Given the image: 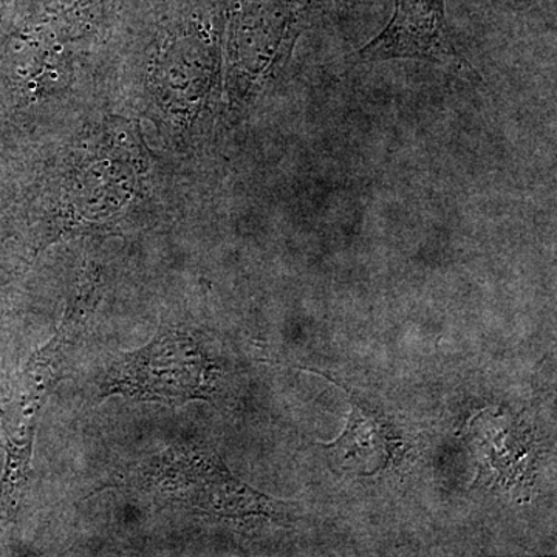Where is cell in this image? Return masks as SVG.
Returning <instances> with one entry per match:
<instances>
[{"mask_svg":"<svg viewBox=\"0 0 557 557\" xmlns=\"http://www.w3.org/2000/svg\"><path fill=\"white\" fill-rule=\"evenodd\" d=\"M226 5L197 9L149 35L124 38L113 108L146 116L175 160L203 153L225 113Z\"/></svg>","mask_w":557,"mask_h":557,"instance_id":"7a4b0ae2","label":"cell"},{"mask_svg":"<svg viewBox=\"0 0 557 557\" xmlns=\"http://www.w3.org/2000/svg\"><path fill=\"white\" fill-rule=\"evenodd\" d=\"M124 38L106 0H49L5 53L14 104L57 134L95 110L113 108Z\"/></svg>","mask_w":557,"mask_h":557,"instance_id":"3957f363","label":"cell"},{"mask_svg":"<svg viewBox=\"0 0 557 557\" xmlns=\"http://www.w3.org/2000/svg\"><path fill=\"white\" fill-rule=\"evenodd\" d=\"M102 397L178 406L207 399L214 391V362L178 332L161 333L148 346L116 359L106 372Z\"/></svg>","mask_w":557,"mask_h":557,"instance_id":"5b68a950","label":"cell"},{"mask_svg":"<svg viewBox=\"0 0 557 557\" xmlns=\"http://www.w3.org/2000/svg\"><path fill=\"white\" fill-rule=\"evenodd\" d=\"M329 380L346 388L351 401L346 431L336 442L322 445L330 450L333 461L343 471L368 478L397 463L405 443L391 417L362 398L354 388L333 379Z\"/></svg>","mask_w":557,"mask_h":557,"instance_id":"ba28073f","label":"cell"},{"mask_svg":"<svg viewBox=\"0 0 557 557\" xmlns=\"http://www.w3.org/2000/svg\"><path fill=\"white\" fill-rule=\"evenodd\" d=\"M401 60L426 62L467 83L482 81L457 49L445 0H395L386 27L351 57L355 65Z\"/></svg>","mask_w":557,"mask_h":557,"instance_id":"52a82bcc","label":"cell"},{"mask_svg":"<svg viewBox=\"0 0 557 557\" xmlns=\"http://www.w3.org/2000/svg\"><path fill=\"white\" fill-rule=\"evenodd\" d=\"M126 482L153 496L228 518L265 515L274 507L273 500L237 482L218 457L193 446H175L152 458Z\"/></svg>","mask_w":557,"mask_h":557,"instance_id":"8992f818","label":"cell"},{"mask_svg":"<svg viewBox=\"0 0 557 557\" xmlns=\"http://www.w3.org/2000/svg\"><path fill=\"white\" fill-rule=\"evenodd\" d=\"M321 3L228 0L223 38L226 115L239 121L281 76Z\"/></svg>","mask_w":557,"mask_h":557,"instance_id":"277c9868","label":"cell"},{"mask_svg":"<svg viewBox=\"0 0 557 557\" xmlns=\"http://www.w3.org/2000/svg\"><path fill=\"white\" fill-rule=\"evenodd\" d=\"M39 143L33 171L42 239L120 234L180 180L178 161L153 152L141 120L95 110Z\"/></svg>","mask_w":557,"mask_h":557,"instance_id":"6da1fadb","label":"cell"}]
</instances>
